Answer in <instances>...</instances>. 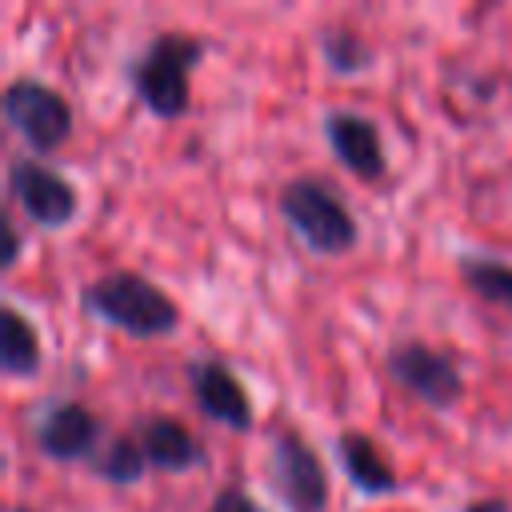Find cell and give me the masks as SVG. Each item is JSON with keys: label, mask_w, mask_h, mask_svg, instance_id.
<instances>
[{"label": "cell", "mask_w": 512, "mask_h": 512, "mask_svg": "<svg viewBox=\"0 0 512 512\" xmlns=\"http://www.w3.org/2000/svg\"><path fill=\"white\" fill-rule=\"evenodd\" d=\"M84 308L96 320H104L128 336H144V340L172 332L180 320L176 300L140 272H108V276L92 280L84 288Z\"/></svg>", "instance_id": "cell-1"}, {"label": "cell", "mask_w": 512, "mask_h": 512, "mask_svg": "<svg viewBox=\"0 0 512 512\" xmlns=\"http://www.w3.org/2000/svg\"><path fill=\"white\" fill-rule=\"evenodd\" d=\"M204 44L184 32H160L148 40V48L132 60V88L144 100V108L160 120H176L188 112V72L200 60Z\"/></svg>", "instance_id": "cell-2"}, {"label": "cell", "mask_w": 512, "mask_h": 512, "mask_svg": "<svg viewBox=\"0 0 512 512\" xmlns=\"http://www.w3.org/2000/svg\"><path fill=\"white\" fill-rule=\"evenodd\" d=\"M280 216L316 256H344L356 244V220L332 184L296 176L280 188Z\"/></svg>", "instance_id": "cell-3"}, {"label": "cell", "mask_w": 512, "mask_h": 512, "mask_svg": "<svg viewBox=\"0 0 512 512\" xmlns=\"http://www.w3.org/2000/svg\"><path fill=\"white\" fill-rule=\"evenodd\" d=\"M4 116L16 128V136L40 156L56 152L72 132L68 100L56 88H48L44 80H32V76H20L4 88Z\"/></svg>", "instance_id": "cell-4"}, {"label": "cell", "mask_w": 512, "mask_h": 512, "mask_svg": "<svg viewBox=\"0 0 512 512\" xmlns=\"http://www.w3.org/2000/svg\"><path fill=\"white\" fill-rule=\"evenodd\" d=\"M388 372L400 388H408L416 400H424L428 408H452L464 392L460 368L448 352L424 344V340H404L388 352Z\"/></svg>", "instance_id": "cell-5"}, {"label": "cell", "mask_w": 512, "mask_h": 512, "mask_svg": "<svg viewBox=\"0 0 512 512\" xmlns=\"http://www.w3.org/2000/svg\"><path fill=\"white\" fill-rule=\"evenodd\" d=\"M8 192L24 216L40 228H64L76 216V188L32 156H16L8 168Z\"/></svg>", "instance_id": "cell-6"}, {"label": "cell", "mask_w": 512, "mask_h": 512, "mask_svg": "<svg viewBox=\"0 0 512 512\" xmlns=\"http://www.w3.org/2000/svg\"><path fill=\"white\" fill-rule=\"evenodd\" d=\"M272 476H276V488L292 512H324L328 508V472L300 432L276 436Z\"/></svg>", "instance_id": "cell-7"}, {"label": "cell", "mask_w": 512, "mask_h": 512, "mask_svg": "<svg viewBox=\"0 0 512 512\" xmlns=\"http://www.w3.org/2000/svg\"><path fill=\"white\" fill-rule=\"evenodd\" d=\"M32 436L48 460H84L100 440V420L76 400H52L36 412Z\"/></svg>", "instance_id": "cell-8"}, {"label": "cell", "mask_w": 512, "mask_h": 512, "mask_svg": "<svg viewBox=\"0 0 512 512\" xmlns=\"http://www.w3.org/2000/svg\"><path fill=\"white\" fill-rule=\"evenodd\" d=\"M188 384H192V396L200 404V412L216 424H228L236 432H244L252 424V400L244 392V384L236 380V372L224 364V360H196L188 368Z\"/></svg>", "instance_id": "cell-9"}, {"label": "cell", "mask_w": 512, "mask_h": 512, "mask_svg": "<svg viewBox=\"0 0 512 512\" xmlns=\"http://www.w3.org/2000/svg\"><path fill=\"white\" fill-rule=\"evenodd\" d=\"M324 136H328V148L336 152V160L360 176V180H376L384 176V144H380V132L368 116L360 112H328L324 116Z\"/></svg>", "instance_id": "cell-10"}, {"label": "cell", "mask_w": 512, "mask_h": 512, "mask_svg": "<svg viewBox=\"0 0 512 512\" xmlns=\"http://www.w3.org/2000/svg\"><path fill=\"white\" fill-rule=\"evenodd\" d=\"M136 440H140L148 464L160 468V472H188V468H196L204 460L200 440L180 420H172V416H148L140 424Z\"/></svg>", "instance_id": "cell-11"}, {"label": "cell", "mask_w": 512, "mask_h": 512, "mask_svg": "<svg viewBox=\"0 0 512 512\" xmlns=\"http://www.w3.org/2000/svg\"><path fill=\"white\" fill-rule=\"evenodd\" d=\"M336 456H340V468L348 476V484L364 496H384V492H396V472L388 464V456L376 448L372 436L364 432H340L336 436Z\"/></svg>", "instance_id": "cell-12"}, {"label": "cell", "mask_w": 512, "mask_h": 512, "mask_svg": "<svg viewBox=\"0 0 512 512\" xmlns=\"http://www.w3.org/2000/svg\"><path fill=\"white\" fill-rule=\"evenodd\" d=\"M0 368L4 376H32L40 368V336L12 304L0 308Z\"/></svg>", "instance_id": "cell-13"}, {"label": "cell", "mask_w": 512, "mask_h": 512, "mask_svg": "<svg viewBox=\"0 0 512 512\" xmlns=\"http://www.w3.org/2000/svg\"><path fill=\"white\" fill-rule=\"evenodd\" d=\"M460 276L480 300L512 308V264L496 256H460Z\"/></svg>", "instance_id": "cell-14"}, {"label": "cell", "mask_w": 512, "mask_h": 512, "mask_svg": "<svg viewBox=\"0 0 512 512\" xmlns=\"http://www.w3.org/2000/svg\"><path fill=\"white\" fill-rule=\"evenodd\" d=\"M144 468H148V456H144L140 440H132V436H116L108 448H100L92 456V472L104 476L108 484H136L144 476Z\"/></svg>", "instance_id": "cell-15"}, {"label": "cell", "mask_w": 512, "mask_h": 512, "mask_svg": "<svg viewBox=\"0 0 512 512\" xmlns=\"http://www.w3.org/2000/svg\"><path fill=\"white\" fill-rule=\"evenodd\" d=\"M320 52L336 72H364L368 60H372L368 44L348 28H324L320 32Z\"/></svg>", "instance_id": "cell-16"}, {"label": "cell", "mask_w": 512, "mask_h": 512, "mask_svg": "<svg viewBox=\"0 0 512 512\" xmlns=\"http://www.w3.org/2000/svg\"><path fill=\"white\" fill-rule=\"evenodd\" d=\"M208 512H268V508H264L252 492H244L240 484H228V488L216 492V500H212Z\"/></svg>", "instance_id": "cell-17"}, {"label": "cell", "mask_w": 512, "mask_h": 512, "mask_svg": "<svg viewBox=\"0 0 512 512\" xmlns=\"http://www.w3.org/2000/svg\"><path fill=\"white\" fill-rule=\"evenodd\" d=\"M4 268H12L16 264V256H20V232H16V224H4Z\"/></svg>", "instance_id": "cell-18"}, {"label": "cell", "mask_w": 512, "mask_h": 512, "mask_svg": "<svg viewBox=\"0 0 512 512\" xmlns=\"http://www.w3.org/2000/svg\"><path fill=\"white\" fill-rule=\"evenodd\" d=\"M464 512H512L504 500H496V496H488V500H472V504H464Z\"/></svg>", "instance_id": "cell-19"}, {"label": "cell", "mask_w": 512, "mask_h": 512, "mask_svg": "<svg viewBox=\"0 0 512 512\" xmlns=\"http://www.w3.org/2000/svg\"><path fill=\"white\" fill-rule=\"evenodd\" d=\"M16 512H28V508H16Z\"/></svg>", "instance_id": "cell-20"}]
</instances>
